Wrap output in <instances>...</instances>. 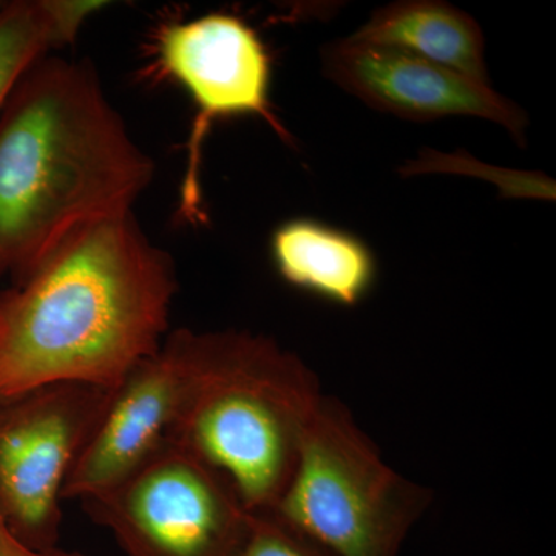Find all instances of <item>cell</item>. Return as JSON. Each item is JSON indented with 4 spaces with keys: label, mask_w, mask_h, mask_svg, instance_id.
<instances>
[{
    "label": "cell",
    "mask_w": 556,
    "mask_h": 556,
    "mask_svg": "<svg viewBox=\"0 0 556 556\" xmlns=\"http://www.w3.org/2000/svg\"><path fill=\"white\" fill-rule=\"evenodd\" d=\"M237 556H331L270 514H251Z\"/></svg>",
    "instance_id": "obj_13"
},
{
    "label": "cell",
    "mask_w": 556,
    "mask_h": 556,
    "mask_svg": "<svg viewBox=\"0 0 556 556\" xmlns=\"http://www.w3.org/2000/svg\"><path fill=\"white\" fill-rule=\"evenodd\" d=\"M83 507L126 556H237L251 522L228 479L169 441Z\"/></svg>",
    "instance_id": "obj_5"
},
{
    "label": "cell",
    "mask_w": 556,
    "mask_h": 556,
    "mask_svg": "<svg viewBox=\"0 0 556 556\" xmlns=\"http://www.w3.org/2000/svg\"><path fill=\"white\" fill-rule=\"evenodd\" d=\"M321 397L313 369L276 340L189 329L185 396L167 441L228 479L249 514H268Z\"/></svg>",
    "instance_id": "obj_3"
},
{
    "label": "cell",
    "mask_w": 556,
    "mask_h": 556,
    "mask_svg": "<svg viewBox=\"0 0 556 556\" xmlns=\"http://www.w3.org/2000/svg\"><path fill=\"white\" fill-rule=\"evenodd\" d=\"M188 328L175 329L113 388L70 470L62 497L89 500L118 484L167 441L188 379Z\"/></svg>",
    "instance_id": "obj_9"
},
{
    "label": "cell",
    "mask_w": 556,
    "mask_h": 556,
    "mask_svg": "<svg viewBox=\"0 0 556 556\" xmlns=\"http://www.w3.org/2000/svg\"><path fill=\"white\" fill-rule=\"evenodd\" d=\"M428 506L426 486L394 470L350 409L324 394L268 514L331 556H397Z\"/></svg>",
    "instance_id": "obj_4"
},
{
    "label": "cell",
    "mask_w": 556,
    "mask_h": 556,
    "mask_svg": "<svg viewBox=\"0 0 556 556\" xmlns=\"http://www.w3.org/2000/svg\"><path fill=\"white\" fill-rule=\"evenodd\" d=\"M177 288L134 212L73 230L0 299V399L56 382L115 388L169 334Z\"/></svg>",
    "instance_id": "obj_1"
},
{
    "label": "cell",
    "mask_w": 556,
    "mask_h": 556,
    "mask_svg": "<svg viewBox=\"0 0 556 556\" xmlns=\"http://www.w3.org/2000/svg\"><path fill=\"white\" fill-rule=\"evenodd\" d=\"M2 9H3V7H0V10H2Z\"/></svg>",
    "instance_id": "obj_15"
},
{
    "label": "cell",
    "mask_w": 556,
    "mask_h": 556,
    "mask_svg": "<svg viewBox=\"0 0 556 556\" xmlns=\"http://www.w3.org/2000/svg\"><path fill=\"white\" fill-rule=\"evenodd\" d=\"M112 390L56 382L0 399V510L27 546L58 548L65 481Z\"/></svg>",
    "instance_id": "obj_6"
},
{
    "label": "cell",
    "mask_w": 556,
    "mask_h": 556,
    "mask_svg": "<svg viewBox=\"0 0 556 556\" xmlns=\"http://www.w3.org/2000/svg\"><path fill=\"white\" fill-rule=\"evenodd\" d=\"M160 61L167 75L189 91L197 108L182 208L199 214V155L211 123L236 115H257L289 141L269 101L270 62L257 33L237 17L211 14L172 25L160 39Z\"/></svg>",
    "instance_id": "obj_7"
},
{
    "label": "cell",
    "mask_w": 556,
    "mask_h": 556,
    "mask_svg": "<svg viewBox=\"0 0 556 556\" xmlns=\"http://www.w3.org/2000/svg\"><path fill=\"white\" fill-rule=\"evenodd\" d=\"M153 174L90 65L35 62L0 112V270L22 276L73 230L131 212Z\"/></svg>",
    "instance_id": "obj_2"
},
{
    "label": "cell",
    "mask_w": 556,
    "mask_h": 556,
    "mask_svg": "<svg viewBox=\"0 0 556 556\" xmlns=\"http://www.w3.org/2000/svg\"><path fill=\"white\" fill-rule=\"evenodd\" d=\"M101 2L36 0L0 10V112L11 91L35 62L75 40Z\"/></svg>",
    "instance_id": "obj_12"
},
{
    "label": "cell",
    "mask_w": 556,
    "mask_h": 556,
    "mask_svg": "<svg viewBox=\"0 0 556 556\" xmlns=\"http://www.w3.org/2000/svg\"><path fill=\"white\" fill-rule=\"evenodd\" d=\"M321 68L331 83L379 112L416 123L453 116L492 121L525 146L529 118L519 105L490 84L404 51L346 38L324 47Z\"/></svg>",
    "instance_id": "obj_8"
},
{
    "label": "cell",
    "mask_w": 556,
    "mask_h": 556,
    "mask_svg": "<svg viewBox=\"0 0 556 556\" xmlns=\"http://www.w3.org/2000/svg\"><path fill=\"white\" fill-rule=\"evenodd\" d=\"M350 38L404 51L439 67L490 84L485 39L466 11L442 0H399L371 14Z\"/></svg>",
    "instance_id": "obj_11"
},
{
    "label": "cell",
    "mask_w": 556,
    "mask_h": 556,
    "mask_svg": "<svg viewBox=\"0 0 556 556\" xmlns=\"http://www.w3.org/2000/svg\"><path fill=\"white\" fill-rule=\"evenodd\" d=\"M270 251L287 283L345 308L364 302L378 278L375 254L364 241L316 219L281 225Z\"/></svg>",
    "instance_id": "obj_10"
},
{
    "label": "cell",
    "mask_w": 556,
    "mask_h": 556,
    "mask_svg": "<svg viewBox=\"0 0 556 556\" xmlns=\"http://www.w3.org/2000/svg\"><path fill=\"white\" fill-rule=\"evenodd\" d=\"M0 556H90L78 551H64V548H53V551H36L24 541L16 536L7 522L5 515L0 510Z\"/></svg>",
    "instance_id": "obj_14"
}]
</instances>
